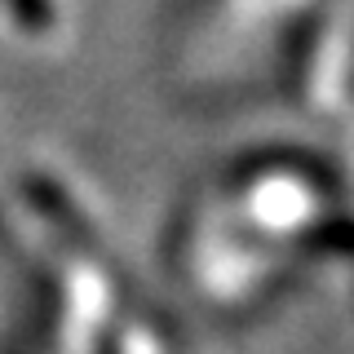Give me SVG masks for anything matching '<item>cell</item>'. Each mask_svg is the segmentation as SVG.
Instances as JSON below:
<instances>
[{
	"instance_id": "cell-1",
	"label": "cell",
	"mask_w": 354,
	"mask_h": 354,
	"mask_svg": "<svg viewBox=\"0 0 354 354\" xmlns=\"http://www.w3.org/2000/svg\"><path fill=\"white\" fill-rule=\"evenodd\" d=\"M324 191L306 164L239 160L199 195L177 235L182 279L208 310H243L270 297L319 239Z\"/></svg>"
},
{
	"instance_id": "cell-2",
	"label": "cell",
	"mask_w": 354,
	"mask_h": 354,
	"mask_svg": "<svg viewBox=\"0 0 354 354\" xmlns=\"http://www.w3.org/2000/svg\"><path fill=\"white\" fill-rule=\"evenodd\" d=\"M0 27L27 44L53 40L66 27V0H0Z\"/></svg>"
}]
</instances>
